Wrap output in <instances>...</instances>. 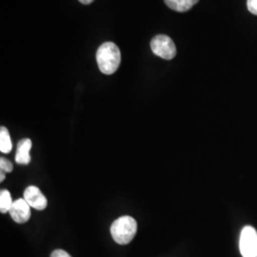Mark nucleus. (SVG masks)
Returning <instances> with one entry per match:
<instances>
[{
    "label": "nucleus",
    "instance_id": "1",
    "mask_svg": "<svg viewBox=\"0 0 257 257\" xmlns=\"http://www.w3.org/2000/svg\"><path fill=\"white\" fill-rule=\"evenodd\" d=\"M96 61L101 73L104 74H114L121 62L119 48L112 42L103 43L97 50Z\"/></svg>",
    "mask_w": 257,
    "mask_h": 257
},
{
    "label": "nucleus",
    "instance_id": "2",
    "mask_svg": "<svg viewBox=\"0 0 257 257\" xmlns=\"http://www.w3.org/2000/svg\"><path fill=\"white\" fill-rule=\"evenodd\" d=\"M138 223L131 216H121L110 227L113 240L119 245H127L136 236Z\"/></svg>",
    "mask_w": 257,
    "mask_h": 257
},
{
    "label": "nucleus",
    "instance_id": "3",
    "mask_svg": "<svg viewBox=\"0 0 257 257\" xmlns=\"http://www.w3.org/2000/svg\"><path fill=\"white\" fill-rule=\"evenodd\" d=\"M151 49L155 55L166 59L171 60L176 55V47L171 37L164 35H158L151 41Z\"/></svg>",
    "mask_w": 257,
    "mask_h": 257
},
{
    "label": "nucleus",
    "instance_id": "4",
    "mask_svg": "<svg viewBox=\"0 0 257 257\" xmlns=\"http://www.w3.org/2000/svg\"><path fill=\"white\" fill-rule=\"evenodd\" d=\"M239 248L243 257H257V231L253 227L246 226L240 234Z\"/></svg>",
    "mask_w": 257,
    "mask_h": 257
},
{
    "label": "nucleus",
    "instance_id": "5",
    "mask_svg": "<svg viewBox=\"0 0 257 257\" xmlns=\"http://www.w3.org/2000/svg\"><path fill=\"white\" fill-rule=\"evenodd\" d=\"M24 199L27 201L30 207L37 211L45 210L48 205L45 195L36 186L28 187L24 192Z\"/></svg>",
    "mask_w": 257,
    "mask_h": 257
},
{
    "label": "nucleus",
    "instance_id": "6",
    "mask_svg": "<svg viewBox=\"0 0 257 257\" xmlns=\"http://www.w3.org/2000/svg\"><path fill=\"white\" fill-rule=\"evenodd\" d=\"M9 212L12 218L17 223L23 224L26 223L31 217V207L24 198L18 199L14 201Z\"/></svg>",
    "mask_w": 257,
    "mask_h": 257
},
{
    "label": "nucleus",
    "instance_id": "7",
    "mask_svg": "<svg viewBox=\"0 0 257 257\" xmlns=\"http://www.w3.org/2000/svg\"><path fill=\"white\" fill-rule=\"evenodd\" d=\"M31 148H32V141L29 138H24L19 141L17 155H16V161L18 164L27 165L30 163Z\"/></svg>",
    "mask_w": 257,
    "mask_h": 257
},
{
    "label": "nucleus",
    "instance_id": "8",
    "mask_svg": "<svg viewBox=\"0 0 257 257\" xmlns=\"http://www.w3.org/2000/svg\"><path fill=\"white\" fill-rule=\"evenodd\" d=\"M164 1L166 5L170 9L183 13L192 9L199 0H164Z\"/></svg>",
    "mask_w": 257,
    "mask_h": 257
},
{
    "label": "nucleus",
    "instance_id": "9",
    "mask_svg": "<svg viewBox=\"0 0 257 257\" xmlns=\"http://www.w3.org/2000/svg\"><path fill=\"white\" fill-rule=\"evenodd\" d=\"M13 149V143L10 137L9 131L5 127L0 128V151L3 154H9Z\"/></svg>",
    "mask_w": 257,
    "mask_h": 257
},
{
    "label": "nucleus",
    "instance_id": "10",
    "mask_svg": "<svg viewBox=\"0 0 257 257\" xmlns=\"http://www.w3.org/2000/svg\"><path fill=\"white\" fill-rule=\"evenodd\" d=\"M14 201L12 200V196L10 194L9 191L3 190L0 193V211L2 213L9 212Z\"/></svg>",
    "mask_w": 257,
    "mask_h": 257
},
{
    "label": "nucleus",
    "instance_id": "11",
    "mask_svg": "<svg viewBox=\"0 0 257 257\" xmlns=\"http://www.w3.org/2000/svg\"><path fill=\"white\" fill-rule=\"evenodd\" d=\"M13 168H14V166L8 159H6L4 157L0 158V169H1V171L5 172V173H12Z\"/></svg>",
    "mask_w": 257,
    "mask_h": 257
},
{
    "label": "nucleus",
    "instance_id": "12",
    "mask_svg": "<svg viewBox=\"0 0 257 257\" xmlns=\"http://www.w3.org/2000/svg\"><path fill=\"white\" fill-rule=\"evenodd\" d=\"M248 10L252 14L257 16V0H248L247 1Z\"/></svg>",
    "mask_w": 257,
    "mask_h": 257
},
{
    "label": "nucleus",
    "instance_id": "13",
    "mask_svg": "<svg viewBox=\"0 0 257 257\" xmlns=\"http://www.w3.org/2000/svg\"><path fill=\"white\" fill-rule=\"evenodd\" d=\"M51 257H72L68 252H66L65 250H62V249H55L54 250L53 252H52V254H51Z\"/></svg>",
    "mask_w": 257,
    "mask_h": 257
},
{
    "label": "nucleus",
    "instance_id": "14",
    "mask_svg": "<svg viewBox=\"0 0 257 257\" xmlns=\"http://www.w3.org/2000/svg\"><path fill=\"white\" fill-rule=\"evenodd\" d=\"M80 3L85 4V5H88V4H91L92 2H93V0H78Z\"/></svg>",
    "mask_w": 257,
    "mask_h": 257
},
{
    "label": "nucleus",
    "instance_id": "15",
    "mask_svg": "<svg viewBox=\"0 0 257 257\" xmlns=\"http://www.w3.org/2000/svg\"><path fill=\"white\" fill-rule=\"evenodd\" d=\"M4 179H5V172L1 171V176H0V181L2 182V181H3Z\"/></svg>",
    "mask_w": 257,
    "mask_h": 257
}]
</instances>
